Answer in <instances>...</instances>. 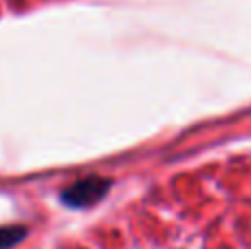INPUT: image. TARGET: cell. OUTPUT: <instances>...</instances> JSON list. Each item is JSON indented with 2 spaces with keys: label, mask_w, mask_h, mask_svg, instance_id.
Wrapping results in <instances>:
<instances>
[{
  "label": "cell",
  "mask_w": 251,
  "mask_h": 249,
  "mask_svg": "<svg viewBox=\"0 0 251 249\" xmlns=\"http://www.w3.org/2000/svg\"><path fill=\"white\" fill-rule=\"evenodd\" d=\"M29 229L25 225H7L0 227V249H9L13 245H18L20 241H25Z\"/></svg>",
  "instance_id": "cell-2"
},
{
  "label": "cell",
  "mask_w": 251,
  "mask_h": 249,
  "mask_svg": "<svg viewBox=\"0 0 251 249\" xmlns=\"http://www.w3.org/2000/svg\"><path fill=\"white\" fill-rule=\"evenodd\" d=\"M110 188H113V181L110 179H101V176L79 179L73 185H69L66 190H62V203L69 207H75V210L91 207L95 203H100L108 194Z\"/></svg>",
  "instance_id": "cell-1"
}]
</instances>
